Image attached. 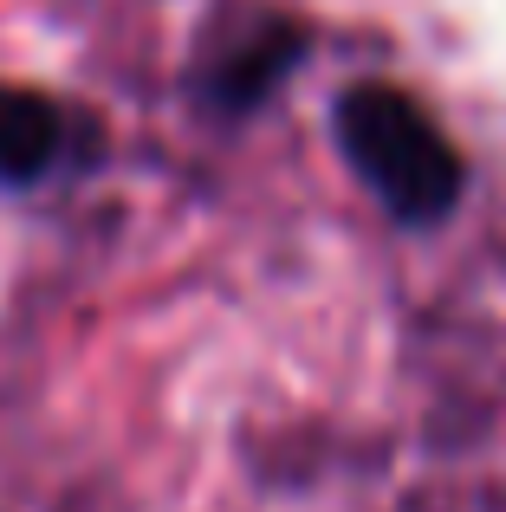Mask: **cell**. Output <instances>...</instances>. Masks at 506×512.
Returning a JSON list of instances; mask_svg holds the SVG:
<instances>
[{
    "label": "cell",
    "instance_id": "1",
    "mask_svg": "<svg viewBox=\"0 0 506 512\" xmlns=\"http://www.w3.org/2000/svg\"><path fill=\"white\" fill-rule=\"evenodd\" d=\"M338 143L396 221L429 227L461 201V156L409 91L351 85L338 98Z\"/></svg>",
    "mask_w": 506,
    "mask_h": 512
},
{
    "label": "cell",
    "instance_id": "2",
    "mask_svg": "<svg viewBox=\"0 0 506 512\" xmlns=\"http://www.w3.org/2000/svg\"><path fill=\"white\" fill-rule=\"evenodd\" d=\"M78 156V130L65 117V104H52L46 91L0 85V182L26 188L46 182Z\"/></svg>",
    "mask_w": 506,
    "mask_h": 512
},
{
    "label": "cell",
    "instance_id": "3",
    "mask_svg": "<svg viewBox=\"0 0 506 512\" xmlns=\"http://www.w3.org/2000/svg\"><path fill=\"white\" fill-rule=\"evenodd\" d=\"M299 52H305L299 26H286V20L253 26V33H241V39H234V46L202 72V98L221 104V111H247V104H260L266 91H273L279 78L299 65Z\"/></svg>",
    "mask_w": 506,
    "mask_h": 512
}]
</instances>
